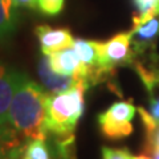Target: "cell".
Listing matches in <instances>:
<instances>
[{
  "mask_svg": "<svg viewBox=\"0 0 159 159\" xmlns=\"http://www.w3.org/2000/svg\"><path fill=\"white\" fill-rule=\"evenodd\" d=\"M49 93L24 73H19L9 106L8 123L24 141L47 139V101Z\"/></svg>",
  "mask_w": 159,
  "mask_h": 159,
  "instance_id": "cell-1",
  "label": "cell"
},
{
  "mask_svg": "<svg viewBox=\"0 0 159 159\" xmlns=\"http://www.w3.org/2000/svg\"><path fill=\"white\" fill-rule=\"evenodd\" d=\"M89 84L85 80H78L66 92L49 94L47 101L45 127L48 134L56 138L74 135V130L84 114V96Z\"/></svg>",
  "mask_w": 159,
  "mask_h": 159,
  "instance_id": "cell-2",
  "label": "cell"
},
{
  "mask_svg": "<svg viewBox=\"0 0 159 159\" xmlns=\"http://www.w3.org/2000/svg\"><path fill=\"white\" fill-rule=\"evenodd\" d=\"M133 33L121 32L107 41H99V82L111 78L118 68L133 66L135 53L131 45Z\"/></svg>",
  "mask_w": 159,
  "mask_h": 159,
  "instance_id": "cell-3",
  "label": "cell"
},
{
  "mask_svg": "<svg viewBox=\"0 0 159 159\" xmlns=\"http://www.w3.org/2000/svg\"><path fill=\"white\" fill-rule=\"evenodd\" d=\"M135 113L137 107L131 99L114 102L106 111L98 114L97 122L99 130L107 139L126 138L133 133L131 121Z\"/></svg>",
  "mask_w": 159,
  "mask_h": 159,
  "instance_id": "cell-4",
  "label": "cell"
},
{
  "mask_svg": "<svg viewBox=\"0 0 159 159\" xmlns=\"http://www.w3.org/2000/svg\"><path fill=\"white\" fill-rule=\"evenodd\" d=\"M45 56L53 72L62 76H70L76 80H85L88 82V69L73 47L45 54Z\"/></svg>",
  "mask_w": 159,
  "mask_h": 159,
  "instance_id": "cell-5",
  "label": "cell"
},
{
  "mask_svg": "<svg viewBox=\"0 0 159 159\" xmlns=\"http://www.w3.org/2000/svg\"><path fill=\"white\" fill-rule=\"evenodd\" d=\"M131 33V44L135 56L155 52L157 41L159 39V15L137 27H133Z\"/></svg>",
  "mask_w": 159,
  "mask_h": 159,
  "instance_id": "cell-6",
  "label": "cell"
},
{
  "mask_svg": "<svg viewBox=\"0 0 159 159\" xmlns=\"http://www.w3.org/2000/svg\"><path fill=\"white\" fill-rule=\"evenodd\" d=\"M34 34L39 39L41 52L49 54L65 48H72L74 39L72 32L66 28H52L49 25H39L34 28Z\"/></svg>",
  "mask_w": 159,
  "mask_h": 159,
  "instance_id": "cell-7",
  "label": "cell"
},
{
  "mask_svg": "<svg viewBox=\"0 0 159 159\" xmlns=\"http://www.w3.org/2000/svg\"><path fill=\"white\" fill-rule=\"evenodd\" d=\"M74 51L78 53L80 58L88 69V84L89 86L99 84V41L94 40L77 39L73 44Z\"/></svg>",
  "mask_w": 159,
  "mask_h": 159,
  "instance_id": "cell-8",
  "label": "cell"
},
{
  "mask_svg": "<svg viewBox=\"0 0 159 159\" xmlns=\"http://www.w3.org/2000/svg\"><path fill=\"white\" fill-rule=\"evenodd\" d=\"M37 73H39V78L41 80L44 89L49 94H57V93L66 92L78 81V80L73 78L70 76H62V74L53 72L51 65H49L47 56L43 57L39 61Z\"/></svg>",
  "mask_w": 159,
  "mask_h": 159,
  "instance_id": "cell-9",
  "label": "cell"
},
{
  "mask_svg": "<svg viewBox=\"0 0 159 159\" xmlns=\"http://www.w3.org/2000/svg\"><path fill=\"white\" fill-rule=\"evenodd\" d=\"M19 73L20 72L0 64V125L8 122L9 106L12 102Z\"/></svg>",
  "mask_w": 159,
  "mask_h": 159,
  "instance_id": "cell-10",
  "label": "cell"
},
{
  "mask_svg": "<svg viewBox=\"0 0 159 159\" xmlns=\"http://www.w3.org/2000/svg\"><path fill=\"white\" fill-rule=\"evenodd\" d=\"M16 9L13 0H0V43L6 41L16 28Z\"/></svg>",
  "mask_w": 159,
  "mask_h": 159,
  "instance_id": "cell-11",
  "label": "cell"
},
{
  "mask_svg": "<svg viewBox=\"0 0 159 159\" xmlns=\"http://www.w3.org/2000/svg\"><path fill=\"white\" fill-rule=\"evenodd\" d=\"M134 4L138 12L133 16V27H137L159 15V0H134Z\"/></svg>",
  "mask_w": 159,
  "mask_h": 159,
  "instance_id": "cell-12",
  "label": "cell"
},
{
  "mask_svg": "<svg viewBox=\"0 0 159 159\" xmlns=\"http://www.w3.org/2000/svg\"><path fill=\"white\" fill-rule=\"evenodd\" d=\"M45 141L44 138H39L28 142L21 159H52Z\"/></svg>",
  "mask_w": 159,
  "mask_h": 159,
  "instance_id": "cell-13",
  "label": "cell"
},
{
  "mask_svg": "<svg viewBox=\"0 0 159 159\" xmlns=\"http://www.w3.org/2000/svg\"><path fill=\"white\" fill-rule=\"evenodd\" d=\"M57 157L60 159H76L74 152V135L66 138H56Z\"/></svg>",
  "mask_w": 159,
  "mask_h": 159,
  "instance_id": "cell-14",
  "label": "cell"
},
{
  "mask_svg": "<svg viewBox=\"0 0 159 159\" xmlns=\"http://www.w3.org/2000/svg\"><path fill=\"white\" fill-rule=\"evenodd\" d=\"M65 0H37V9L48 16H54L62 11Z\"/></svg>",
  "mask_w": 159,
  "mask_h": 159,
  "instance_id": "cell-15",
  "label": "cell"
},
{
  "mask_svg": "<svg viewBox=\"0 0 159 159\" xmlns=\"http://www.w3.org/2000/svg\"><path fill=\"white\" fill-rule=\"evenodd\" d=\"M148 103H150V114L157 122H159V81L147 89Z\"/></svg>",
  "mask_w": 159,
  "mask_h": 159,
  "instance_id": "cell-16",
  "label": "cell"
},
{
  "mask_svg": "<svg viewBox=\"0 0 159 159\" xmlns=\"http://www.w3.org/2000/svg\"><path fill=\"white\" fill-rule=\"evenodd\" d=\"M102 159H133V155L127 148L102 147Z\"/></svg>",
  "mask_w": 159,
  "mask_h": 159,
  "instance_id": "cell-17",
  "label": "cell"
},
{
  "mask_svg": "<svg viewBox=\"0 0 159 159\" xmlns=\"http://www.w3.org/2000/svg\"><path fill=\"white\" fill-rule=\"evenodd\" d=\"M143 154L150 155L152 159H159V143L155 141L146 139L145 147H143Z\"/></svg>",
  "mask_w": 159,
  "mask_h": 159,
  "instance_id": "cell-18",
  "label": "cell"
},
{
  "mask_svg": "<svg viewBox=\"0 0 159 159\" xmlns=\"http://www.w3.org/2000/svg\"><path fill=\"white\" fill-rule=\"evenodd\" d=\"M13 4L19 7H23V8H37V0H13Z\"/></svg>",
  "mask_w": 159,
  "mask_h": 159,
  "instance_id": "cell-19",
  "label": "cell"
},
{
  "mask_svg": "<svg viewBox=\"0 0 159 159\" xmlns=\"http://www.w3.org/2000/svg\"><path fill=\"white\" fill-rule=\"evenodd\" d=\"M146 139H150V141H155L159 143V125L154 129L152 131L146 133Z\"/></svg>",
  "mask_w": 159,
  "mask_h": 159,
  "instance_id": "cell-20",
  "label": "cell"
},
{
  "mask_svg": "<svg viewBox=\"0 0 159 159\" xmlns=\"http://www.w3.org/2000/svg\"><path fill=\"white\" fill-rule=\"evenodd\" d=\"M133 159H152L150 155L147 154H142V155H137V157H133Z\"/></svg>",
  "mask_w": 159,
  "mask_h": 159,
  "instance_id": "cell-21",
  "label": "cell"
}]
</instances>
